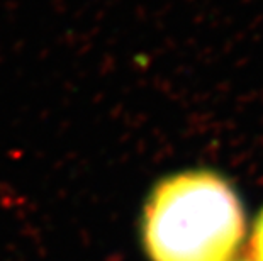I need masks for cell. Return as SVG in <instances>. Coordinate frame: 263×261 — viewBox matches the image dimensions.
Masks as SVG:
<instances>
[{"label": "cell", "instance_id": "1", "mask_svg": "<svg viewBox=\"0 0 263 261\" xmlns=\"http://www.w3.org/2000/svg\"><path fill=\"white\" fill-rule=\"evenodd\" d=\"M245 210L234 188L212 171L161 180L143 212L149 261H233L245 237Z\"/></svg>", "mask_w": 263, "mask_h": 261}, {"label": "cell", "instance_id": "2", "mask_svg": "<svg viewBox=\"0 0 263 261\" xmlns=\"http://www.w3.org/2000/svg\"><path fill=\"white\" fill-rule=\"evenodd\" d=\"M251 261H263V210L258 214L253 226V234H251Z\"/></svg>", "mask_w": 263, "mask_h": 261}]
</instances>
